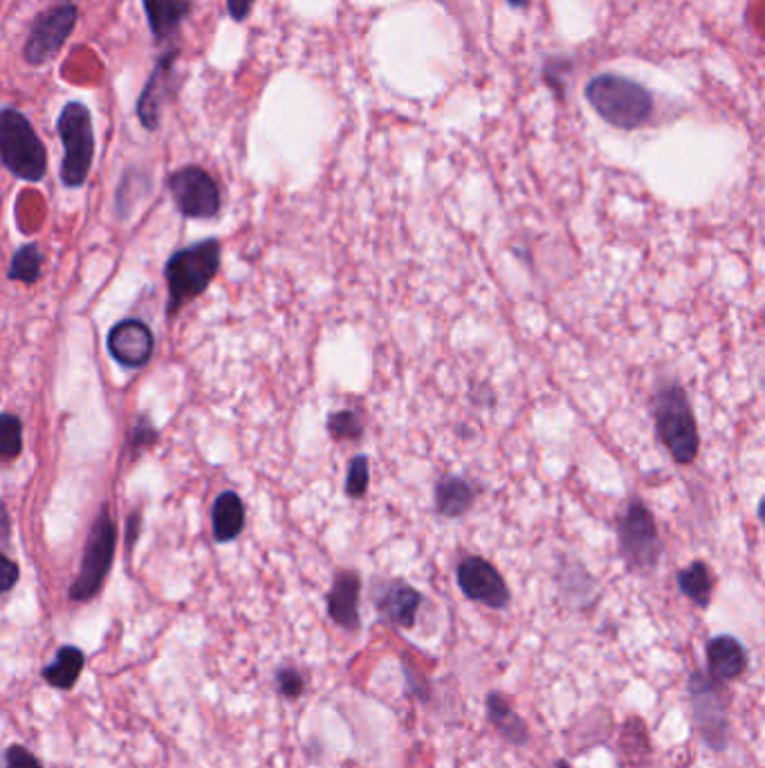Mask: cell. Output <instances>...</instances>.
I'll list each match as a JSON object with an SVG mask.
<instances>
[{
  "label": "cell",
  "instance_id": "4",
  "mask_svg": "<svg viewBox=\"0 0 765 768\" xmlns=\"http://www.w3.org/2000/svg\"><path fill=\"white\" fill-rule=\"evenodd\" d=\"M56 133L63 142L61 183L70 189L86 185L95 160V126L86 104L67 102L56 117Z\"/></svg>",
  "mask_w": 765,
  "mask_h": 768
},
{
  "label": "cell",
  "instance_id": "20",
  "mask_svg": "<svg viewBox=\"0 0 765 768\" xmlns=\"http://www.w3.org/2000/svg\"><path fill=\"white\" fill-rule=\"evenodd\" d=\"M84 665H86V654L80 647L61 645L56 650L52 663L45 665L41 674L50 687L67 693V689H72L76 685V681H80Z\"/></svg>",
  "mask_w": 765,
  "mask_h": 768
},
{
  "label": "cell",
  "instance_id": "14",
  "mask_svg": "<svg viewBox=\"0 0 765 768\" xmlns=\"http://www.w3.org/2000/svg\"><path fill=\"white\" fill-rule=\"evenodd\" d=\"M420 604L422 595L407 582L387 584L375 600L381 621L400 630H411L416 625Z\"/></svg>",
  "mask_w": 765,
  "mask_h": 768
},
{
  "label": "cell",
  "instance_id": "1",
  "mask_svg": "<svg viewBox=\"0 0 765 768\" xmlns=\"http://www.w3.org/2000/svg\"><path fill=\"white\" fill-rule=\"evenodd\" d=\"M584 95L604 122L622 131L642 126L653 113L651 93L629 76L599 74L586 84Z\"/></svg>",
  "mask_w": 765,
  "mask_h": 768
},
{
  "label": "cell",
  "instance_id": "7",
  "mask_svg": "<svg viewBox=\"0 0 765 768\" xmlns=\"http://www.w3.org/2000/svg\"><path fill=\"white\" fill-rule=\"evenodd\" d=\"M115 547H117V526L108 512H102L88 532L82 569L80 573H76L74 582L70 584L67 598L72 602H88L102 591L113 567Z\"/></svg>",
  "mask_w": 765,
  "mask_h": 768
},
{
  "label": "cell",
  "instance_id": "15",
  "mask_svg": "<svg viewBox=\"0 0 765 768\" xmlns=\"http://www.w3.org/2000/svg\"><path fill=\"white\" fill-rule=\"evenodd\" d=\"M361 580L355 571H339L328 591V616L344 632L359 630Z\"/></svg>",
  "mask_w": 765,
  "mask_h": 768
},
{
  "label": "cell",
  "instance_id": "29",
  "mask_svg": "<svg viewBox=\"0 0 765 768\" xmlns=\"http://www.w3.org/2000/svg\"><path fill=\"white\" fill-rule=\"evenodd\" d=\"M19 567L6 556V553H0V593H8L10 589L17 587L19 582Z\"/></svg>",
  "mask_w": 765,
  "mask_h": 768
},
{
  "label": "cell",
  "instance_id": "30",
  "mask_svg": "<svg viewBox=\"0 0 765 768\" xmlns=\"http://www.w3.org/2000/svg\"><path fill=\"white\" fill-rule=\"evenodd\" d=\"M156 440H158V432L150 427L148 421L137 423L135 429H133V434H130V445H133V452H135V454H137V447H144V445L148 447L150 443H156Z\"/></svg>",
  "mask_w": 765,
  "mask_h": 768
},
{
  "label": "cell",
  "instance_id": "31",
  "mask_svg": "<svg viewBox=\"0 0 765 768\" xmlns=\"http://www.w3.org/2000/svg\"><path fill=\"white\" fill-rule=\"evenodd\" d=\"M256 0H227V12H229V19L237 21V23H243L248 21L252 8H254Z\"/></svg>",
  "mask_w": 765,
  "mask_h": 768
},
{
  "label": "cell",
  "instance_id": "21",
  "mask_svg": "<svg viewBox=\"0 0 765 768\" xmlns=\"http://www.w3.org/2000/svg\"><path fill=\"white\" fill-rule=\"evenodd\" d=\"M474 504V490L455 477H444L436 488V506L444 517H461Z\"/></svg>",
  "mask_w": 765,
  "mask_h": 768
},
{
  "label": "cell",
  "instance_id": "23",
  "mask_svg": "<svg viewBox=\"0 0 765 768\" xmlns=\"http://www.w3.org/2000/svg\"><path fill=\"white\" fill-rule=\"evenodd\" d=\"M41 270H43V255L34 243H28L21 250H17L8 274L12 281L34 283V281H39Z\"/></svg>",
  "mask_w": 765,
  "mask_h": 768
},
{
  "label": "cell",
  "instance_id": "6",
  "mask_svg": "<svg viewBox=\"0 0 765 768\" xmlns=\"http://www.w3.org/2000/svg\"><path fill=\"white\" fill-rule=\"evenodd\" d=\"M690 708L694 717V728L699 737L716 753H723L730 746V702L723 689V683L710 676L708 672H694L690 676Z\"/></svg>",
  "mask_w": 765,
  "mask_h": 768
},
{
  "label": "cell",
  "instance_id": "5",
  "mask_svg": "<svg viewBox=\"0 0 765 768\" xmlns=\"http://www.w3.org/2000/svg\"><path fill=\"white\" fill-rule=\"evenodd\" d=\"M653 418L656 432L675 464H692L699 454V429L692 407L678 384H669L656 396Z\"/></svg>",
  "mask_w": 765,
  "mask_h": 768
},
{
  "label": "cell",
  "instance_id": "16",
  "mask_svg": "<svg viewBox=\"0 0 765 768\" xmlns=\"http://www.w3.org/2000/svg\"><path fill=\"white\" fill-rule=\"evenodd\" d=\"M142 8L156 43L171 41L193 12L191 0H142Z\"/></svg>",
  "mask_w": 765,
  "mask_h": 768
},
{
  "label": "cell",
  "instance_id": "10",
  "mask_svg": "<svg viewBox=\"0 0 765 768\" xmlns=\"http://www.w3.org/2000/svg\"><path fill=\"white\" fill-rule=\"evenodd\" d=\"M169 191L178 211L187 218L209 220L220 211V189L200 167H182L169 176Z\"/></svg>",
  "mask_w": 765,
  "mask_h": 768
},
{
  "label": "cell",
  "instance_id": "8",
  "mask_svg": "<svg viewBox=\"0 0 765 768\" xmlns=\"http://www.w3.org/2000/svg\"><path fill=\"white\" fill-rule=\"evenodd\" d=\"M76 21H80V10L74 3L52 6L50 10L41 12L34 19L30 37L23 45L25 63L32 68L50 63L74 32Z\"/></svg>",
  "mask_w": 765,
  "mask_h": 768
},
{
  "label": "cell",
  "instance_id": "12",
  "mask_svg": "<svg viewBox=\"0 0 765 768\" xmlns=\"http://www.w3.org/2000/svg\"><path fill=\"white\" fill-rule=\"evenodd\" d=\"M455 580L465 598L490 609H505L512 600L503 575L483 558H468L455 569Z\"/></svg>",
  "mask_w": 765,
  "mask_h": 768
},
{
  "label": "cell",
  "instance_id": "19",
  "mask_svg": "<svg viewBox=\"0 0 765 768\" xmlns=\"http://www.w3.org/2000/svg\"><path fill=\"white\" fill-rule=\"evenodd\" d=\"M211 528H213V540L218 544L232 542L243 532L245 506L237 492L227 490L216 499L211 510Z\"/></svg>",
  "mask_w": 765,
  "mask_h": 768
},
{
  "label": "cell",
  "instance_id": "3",
  "mask_svg": "<svg viewBox=\"0 0 765 768\" xmlns=\"http://www.w3.org/2000/svg\"><path fill=\"white\" fill-rule=\"evenodd\" d=\"M0 165L25 183H41L48 174L45 144L19 108H0Z\"/></svg>",
  "mask_w": 765,
  "mask_h": 768
},
{
  "label": "cell",
  "instance_id": "24",
  "mask_svg": "<svg viewBox=\"0 0 765 768\" xmlns=\"http://www.w3.org/2000/svg\"><path fill=\"white\" fill-rule=\"evenodd\" d=\"M23 452V423L14 414H0V460H14Z\"/></svg>",
  "mask_w": 765,
  "mask_h": 768
},
{
  "label": "cell",
  "instance_id": "33",
  "mask_svg": "<svg viewBox=\"0 0 765 768\" xmlns=\"http://www.w3.org/2000/svg\"><path fill=\"white\" fill-rule=\"evenodd\" d=\"M555 768H575V766H573L568 759H557V761H555Z\"/></svg>",
  "mask_w": 765,
  "mask_h": 768
},
{
  "label": "cell",
  "instance_id": "28",
  "mask_svg": "<svg viewBox=\"0 0 765 768\" xmlns=\"http://www.w3.org/2000/svg\"><path fill=\"white\" fill-rule=\"evenodd\" d=\"M3 766L6 768H45L39 757L34 753H30V748L14 744L10 748H6L3 753Z\"/></svg>",
  "mask_w": 765,
  "mask_h": 768
},
{
  "label": "cell",
  "instance_id": "32",
  "mask_svg": "<svg viewBox=\"0 0 765 768\" xmlns=\"http://www.w3.org/2000/svg\"><path fill=\"white\" fill-rule=\"evenodd\" d=\"M12 535V521H10V512L6 508V504L0 501V544H8Z\"/></svg>",
  "mask_w": 765,
  "mask_h": 768
},
{
  "label": "cell",
  "instance_id": "26",
  "mask_svg": "<svg viewBox=\"0 0 765 768\" xmlns=\"http://www.w3.org/2000/svg\"><path fill=\"white\" fill-rule=\"evenodd\" d=\"M368 488V460L366 456H355L348 466V477H346V492L355 499L364 497Z\"/></svg>",
  "mask_w": 765,
  "mask_h": 768
},
{
  "label": "cell",
  "instance_id": "17",
  "mask_svg": "<svg viewBox=\"0 0 765 768\" xmlns=\"http://www.w3.org/2000/svg\"><path fill=\"white\" fill-rule=\"evenodd\" d=\"M708 674L721 683L736 681L747 670V652L734 636H714L705 647Z\"/></svg>",
  "mask_w": 765,
  "mask_h": 768
},
{
  "label": "cell",
  "instance_id": "25",
  "mask_svg": "<svg viewBox=\"0 0 765 768\" xmlns=\"http://www.w3.org/2000/svg\"><path fill=\"white\" fill-rule=\"evenodd\" d=\"M274 685L279 689V695L290 699V702L303 697V693H305V678L294 667H279L274 674Z\"/></svg>",
  "mask_w": 765,
  "mask_h": 768
},
{
  "label": "cell",
  "instance_id": "2",
  "mask_svg": "<svg viewBox=\"0 0 765 768\" xmlns=\"http://www.w3.org/2000/svg\"><path fill=\"white\" fill-rule=\"evenodd\" d=\"M220 255L222 246L218 239H205L171 255L165 268L169 286L167 313L171 320L209 288L220 268Z\"/></svg>",
  "mask_w": 765,
  "mask_h": 768
},
{
  "label": "cell",
  "instance_id": "13",
  "mask_svg": "<svg viewBox=\"0 0 765 768\" xmlns=\"http://www.w3.org/2000/svg\"><path fill=\"white\" fill-rule=\"evenodd\" d=\"M108 353L111 357L128 369H142L148 364L153 349H156V338L153 331L139 320H124L113 326L108 333Z\"/></svg>",
  "mask_w": 765,
  "mask_h": 768
},
{
  "label": "cell",
  "instance_id": "22",
  "mask_svg": "<svg viewBox=\"0 0 765 768\" xmlns=\"http://www.w3.org/2000/svg\"><path fill=\"white\" fill-rule=\"evenodd\" d=\"M678 587L694 604L705 609L712 600L714 580H712L710 569L703 562H694L678 573Z\"/></svg>",
  "mask_w": 765,
  "mask_h": 768
},
{
  "label": "cell",
  "instance_id": "11",
  "mask_svg": "<svg viewBox=\"0 0 765 768\" xmlns=\"http://www.w3.org/2000/svg\"><path fill=\"white\" fill-rule=\"evenodd\" d=\"M180 56V50L174 45L169 48L148 74L144 84V91L137 100V120L146 131H158L163 122V108L169 100L176 97V61Z\"/></svg>",
  "mask_w": 765,
  "mask_h": 768
},
{
  "label": "cell",
  "instance_id": "27",
  "mask_svg": "<svg viewBox=\"0 0 765 768\" xmlns=\"http://www.w3.org/2000/svg\"><path fill=\"white\" fill-rule=\"evenodd\" d=\"M328 432L337 438V440H346V438H357L361 436V425L357 421V416L353 412H339L335 416H331L328 421Z\"/></svg>",
  "mask_w": 765,
  "mask_h": 768
},
{
  "label": "cell",
  "instance_id": "9",
  "mask_svg": "<svg viewBox=\"0 0 765 768\" xmlns=\"http://www.w3.org/2000/svg\"><path fill=\"white\" fill-rule=\"evenodd\" d=\"M620 556L629 569L640 573H649L660 560V537L653 515L640 501H633L620 521Z\"/></svg>",
  "mask_w": 765,
  "mask_h": 768
},
{
  "label": "cell",
  "instance_id": "18",
  "mask_svg": "<svg viewBox=\"0 0 765 768\" xmlns=\"http://www.w3.org/2000/svg\"><path fill=\"white\" fill-rule=\"evenodd\" d=\"M485 715L496 735L510 746H527L530 744V726L514 710V706L501 693H490L485 699Z\"/></svg>",
  "mask_w": 765,
  "mask_h": 768
}]
</instances>
